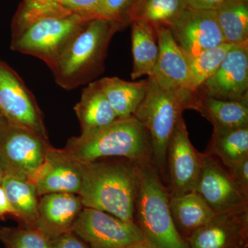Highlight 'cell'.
I'll return each instance as SVG.
<instances>
[{"label": "cell", "instance_id": "obj_2", "mask_svg": "<svg viewBox=\"0 0 248 248\" xmlns=\"http://www.w3.org/2000/svg\"><path fill=\"white\" fill-rule=\"evenodd\" d=\"M200 94L189 89H163L148 79V87L134 117L146 129L151 140L152 159L163 182H168L166 153L170 140L186 109L197 111Z\"/></svg>", "mask_w": 248, "mask_h": 248}, {"label": "cell", "instance_id": "obj_31", "mask_svg": "<svg viewBox=\"0 0 248 248\" xmlns=\"http://www.w3.org/2000/svg\"><path fill=\"white\" fill-rule=\"evenodd\" d=\"M73 14L88 21L102 19L103 0H54Z\"/></svg>", "mask_w": 248, "mask_h": 248}, {"label": "cell", "instance_id": "obj_19", "mask_svg": "<svg viewBox=\"0 0 248 248\" xmlns=\"http://www.w3.org/2000/svg\"><path fill=\"white\" fill-rule=\"evenodd\" d=\"M169 207L174 226L186 241L216 215L197 192L180 196L170 195Z\"/></svg>", "mask_w": 248, "mask_h": 248}, {"label": "cell", "instance_id": "obj_33", "mask_svg": "<svg viewBox=\"0 0 248 248\" xmlns=\"http://www.w3.org/2000/svg\"><path fill=\"white\" fill-rule=\"evenodd\" d=\"M50 244L52 248H90L86 243L72 232H68L52 240Z\"/></svg>", "mask_w": 248, "mask_h": 248}, {"label": "cell", "instance_id": "obj_11", "mask_svg": "<svg viewBox=\"0 0 248 248\" xmlns=\"http://www.w3.org/2000/svg\"><path fill=\"white\" fill-rule=\"evenodd\" d=\"M196 192L217 214L248 208V199L232 182L228 169L213 155L203 153Z\"/></svg>", "mask_w": 248, "mask_h": 248}, {"label": "cell", "instance_id": "obj_13", "mask_svg": "<svg viewBox=\"0 0 248 248\" xmlns=\"http://www.w3.org/2000/svg\"><path fill=\"white\" fill-rule=\"evenodd\" d=\"M197 92L215 99L248 102V44L233 45L216 73Z\"/></svg>", "mask_w": 248, "mask_h": 248}, {"label": "cell", "instance_id": "obj_28", "mask_svg": "<svg viewBox=\"0 0 248 248\" xmlns=\"http://www.w3.org/2000/svg\"><path fill=\"white\" fill-rule=\"evenodd\" d=\"M187 7L184 0H144L138 19L153 27L170 28Z\"/></svg>", "mask_w": 248, "mask_h": 248}, {"label": "cell", "instance_id": "obj_26", "mask_svg": "<svg viewBox=\"0 0 248 248\" xmlns=\"http://www.w3.org/2000/svg\"><path fill=\"white\" fill-rule=\"evenodd\" d=\"M233 45L223 43L192 58H187L189 68V89L197 91L216 73Z\"/></svg>", "mask_w": 248, "mask_h": 248}, {"label": "cell", "instance_id": "obj_39", "mask_svg": "<svg viewBox=\"0 0 248 248\" xmlns=\"http://www.w3.org/2000/svg\"><path fill=\"white\" fill-rule=\"evenodd\" d=\"M1 116L0 115V121H1Z\"/></svg>", "mask_w": 248, "mask_h": 248}, {"label": "cell", "instance_id": "obj_14", "mask_svg": "<svg viewBox=\"0 0 248 248\" xmlns=\"http://www.w3.org/2000/svg\"><path fill=\"white\" fill-rule=\"evenodd\" d=\"M187 242L190 248H247L248 208L217 214Z\"/></svg>", "mask_w": 248, "mask_h": 248}, {"label": "cell", "instance_id": "obj_3", "mask_svg": "<svg viewBox=\"0 0 248 248\" xmlns=\"http://www.w3.org/2000/svg\"><path fill=\"white\" fill-rule=\"evenodd\" d=\"M123 28L120 23L110 19L89 21L50 68L57 84L71 91L93 82L104 71V60L112 37Z\"/></svg>", "mask_w": 248, "mask_h": 248}, {"label": "cell", "instance_id": "obj_21", "mask_svg": "<svg viewBox=\"0 0 248 248\" xmlns=\"http://www.w3.org/2000/svg\"><path fill=\"white\" fill-rule=\"evenodd\" d=\"M132 29V52L133 68L132 79L153 76L158 54L157 37L153 25L142 19L130 23Z\"/></svg>", "mask_w": 248, "mask_h": 248}, {"label": "cell", "instance_id": "obj_36", "mask_svg": "<svg viewBox=\"0 0 248 248\" xmlns=\"http://www.w3.org/2000/svg\"><path fill=\"white\" fill-rule=\"evenodd\" d=\"M128 248H150L146 246L144 243H139V244H134Z\"/></svg>", "mask_w": 248, "mask_h": 248}, {"label": "cell", "instance_id": "obj_18", "mask_svg": "<svg viewBox=\"0 0 248 248\" xmlns=\"http://www.w3.org/2000/svg\"><path fill=\"white\" fill-rule=\"evenodd\" d=\"M74 109L81 125L80 136L93 135L118 120L98 80L83 89Z\"/></svg>", "mask_w": 248, "mask_h": 248}, {"label": "cell", "instance_id": "obj_30", "mask_svg": "<svg viewBox=\"0 0 248 248\" xmlns=\"http://www.w3.org/2000/svg\"><path fill=\"white\" fill-rule=\"evenodd\" d=\"M144 0H103L102 19L120 23L124 27L138 19Z\"/></svg>", "mask_w": 248, "mask_h": 248}, {"label": "cell", "instance_id": "obj_8", "mask_svg": "<svg viewBox=\"0 0 248 248\" xmlns=\"http://www.w3.org/2000/svg\"><path fill=\"white\" fill-rule=\"evenodd\" d=\"M71 232L90 248H128L134 244L144 243L141 231L135 223L84 207Z\"/></svg>", "mask_w": 248, "mask_h": 248}, {"label": "cell", "instance_id": "obj_35", "mask_svg": "<svg viewBox=\"0 0 248 248\" xmlns=\"http://www.w3.org/2000/svg\"><path fill=\"white\" fill-rule=\"evenodd\" d=\"M6 214L14 215L15 212L8 200L6 192L1 186H0V217Z\"/></svg>", "mask_w": 248, "mask_h": 248}, {"label": "cell", "instance_id": "obj_1", "mask_svg": "<svg viewBox=\"0 0 248 248\" xmlns=\"http://www.w3.org/2000/svg\"><path fill=\"white\" fill-rule=\"evenodd\" d=\"M81 164L82 183L78 195L83 206L135 223L134 213L140 187L138 164L124 159H99Z\"/></svg>", "mask_w": 248, "mask_h": 248}, {"label": "cell", "instance_id": "obj_22", "mask_svg": "<svg viewBox=\"0 0 248 248\" xmlns=\"http://www.w3.org/2000/svg\"><path fill=\"white\" fill-rule=\"evenodd\" d=\"M1 186L14 210V216L25 228H36L39 201L33 183L26 178L5 174Z\"/></svg>", "mask_w": 248, "mask_h": 248}, {"label": "cell", "instance_id": "obj_7", "mask_svg": "<svg viewBox=\"0 0 248 248\" xmlns=\"http://www.w3.org/2000/svg\"><path fill=\"white\" fill-rule=\"evenodd\" d=\"M50 146L47 138L13 125L1 117L0 121V165L5 174L31 180L44 163Z\"/></svg>", "mask_w": 248, "mask_h": 248}, {"label": "cell", "instance_id": "obj_27", "mask_svg": "<svg viewBox=\"0 0 248 248\" xmlns=\"http://www.w3.org/2000/svg\"><path fill=\"white\" fill-rule=\"evenodd\" d=\"M71 14L54 0H22L13 18L12 35L46 18Z\"/></svg>", "mask_w": 248, "mask_h": 248}, {"label": "cell", "instance_id": "obj_20", "mask_svg": "<svg viewBox=\"0 0 248 248\" xmlns=\"http://www.w3.org/2000/svg\"><path fill=\"white\" fill-rule=\"evenodd\" d=\"M98 81L118 119H127L135 115L148 87V79L130 82L113 77Z\"/></svg>", "mask_w": 248, "mask_h": 248}, {"label": "cell", "instance_id": "obj_38", "mask_svg": "<svg viewBox=\"0 0 248 248\" xmlns=\"http://www.w3.org/2000/svg\"><path fill=\"white\" fill-rule=\"evenodd\" d=\"M238 1H241V2L246 3L248 4V0H238Z\"/></svg>", "mask_w": 248, "mask_h": 248}, {"label": "cell", "instance_id": "obj_10", "mask_svg": "<svg viewBox=\"0 0 248 248\" xmlns=\"http://www.w3.org/2000/svg\"><path fill=\"white\" fill-rule=\"evenodd\" d=\"M203 153L191 143L184 118L176 126L166 153V170L170 196L196 192Z\"/></svg>", "mask_w": 248, "mask_h": 248}, {"label": "cell", "instance_id": "obj_25", "mask_svg": "<svg viewBox=\"0 0 248 248\" xmlns=\"http://www.w3.org/2000/svg\"><path fill=\"white\" fill-rule=\"evenodd\" d=\"M225 42L231 45L248 44V4L228 0L215 11Z\"/></svg>", "mask_w": 248, "mask_h": 248}, {"label": "cell", "instance_id": "obj_37", "mask_svg": "<svg viewBox=\"0 0 248 248\" xmlns=\"http://www.w3.org/2000/svg\"><path fill=\"white\" fill-rule=\"evenodd\" d=\"M5 175L4 170H3L2 168H1V165H0V186H1V182H2L3 178Z\"/></svg>", "mask_w": 248, "mask_h": 248}, {"label": "cell", "instance_id": "obj_6", "mask_svg": "<svg viewBox=\"0 0 248 248\" xmlns=\"http://www.w3.org/2000/svg\"><path fill=\"white\" fill-rule=\"evenodd\" d=\"M89 22L74 14L46 18L12 35L11 48L40 59L50 69Z\"/></svg>", "mask_w": 248, "mask_h": 248}, {"label": "cell", "instance_id": "obj_29", "mask_svg": "<svg viewBox=\"0 0 248 248\" xmlns=\"http://www.w3.org/2000/svg\"><path fill=\"white\" fill-rule=\"evenodd\" d=\"M0 240L6 248H52L50 240L36 228H2Z\"/></svg>", "mask_w": 248, "mask_h": 248}, {"label": "cell", "instance_id": "obj_15", "mask_svg": "<svg viewBox=\"0 0 248 248\" xmlns=\"http://www.w3.org/2000/svg\"><path fill=\"white\" fill-rule=\"evenodd\" d=\"M38 196L51 193L79 195L82 183L81 164L65 150L50 147L43 164L33 177Z\"/></svg>", "mask_w": 248, "mask_h": 248}, {"label": "cell", "instance_id": "obj_9", "mask_svg": "<svg viewBox=\"0 0 248 248\" xmlns=\"http://www.w3.org/2000/svg\"><path fill=\"white\" fill-rule=\"evenodd\" d=\"M0 115L13 125L32 130L47 138L35 98L22 78L0 60Z\"/></svg>", "mask_w": 248, "mask_h": 248}, {"label": "cell", "instance_id": "obj_17", "mask_svg": "<svg viewBox=\"0 0 248 248\" xmlns=\"http://www.w3.org/2000/svg\"><path fill=\"white\" fill-rule=\"evenodd\" d=\"M81 198L72 193H51L39 201L36 228L50 241L71 232L81 213Z\"/></svg>", "mask_w": 248, "mask_h": 248}, {"label": "cell", "instance_id": "obj_32", "mask_svg": "<svg viewBox=\"0 0 248 248\" xmlns=\"http://www.w3.org/2000/svg\"><path fill=\"white\" fill-rule=\"evenodd\" d=\"M227 169L235 186L248 199V157Z\"/></svg>", "mask_w": 248, "mask_h": 248}, {"label": "cell", "instance_id": "obj_5", "mask_svg": "<svg viewBox=\"0 0 248 248\" xmlns=\"http://www.w3.org/2000/svg\"><path fill=\"white\" fill-rule=\"evenodd\" d=\"M64 150L81 164L108 157L137 164L153 161L149 134L134 116L118 119L89 136L70 139Z\"/></svg>", "mask_w": 248, "mask_h": 248}, {"label": "cell", "instance_id": "obj_12", "mask_svg": "<svg viewBox=\"0 0 248 248\" xmlns=\"http://www.w3.org/2000/svg\"><path fill=\"white\" fill-rule=\"evenodd\" d=\"M170 29L173 38L187 58L226 43L215 11L187 7Z\"/></svg>", "mask_w": 248, "mask_h": 248}, {"label": "cell", "instance_id": "obj_23", "mask_svg": "<svg viewBox=\"0 0 248 248\" xmlns=\"http://www.w3.org/2000/svg\"><path fill=\"white\" fill-rule=\"evenodd\" d=\"M197 112L213 124L214 128L248 126V102L223 100L200 94Z\"/></svg>", "mask_w": 248, "mask_h": 248}, {"label": "cell", "instance_id": "obj_16", "mask_svg": "<svg viewBox=\"0 0 248 248\" xmlns=\"http://www.w3.org/2000/svg\"><path fill=\"white\" fill-rule=\"evenodd\" d=\"M153 27L157 37L159 54L153 76L148 78L163 89H189L187 58L173 38L170 29L163 26Z\"/></svg>", "mask_w": 248, "mask_h": 248}, {"label": "cell", "instance_id": "obj_4", "mask_svg": "<svg viewBox=\"0 0 248 248\" xmlns=\"http://www.w3.org/2000/svg\"><path fill=\"white\" fill-rule=\"evenodd\" d=\"M140 187L134 222L150 248H190L179 234L169 207L170 193L153 161L138 164Z\"/></svg>", "mask_w": 248, "mask_h": 248}, {"label": "cell", "instance_id": "obj_24", "mask_svg": "<svg viewBox=\"0 0 248 248\" xmlns=\"http://www.w3.org/2000/svg\"><path fill=\"white\" fill-rule=\"evenodd\" d=\"M206 153L217 157L227 169L248 158V126L214 128Z\"/></svg>", "mask_w": 248, "mask_h": 248}, {"label": "cell", "instance_id": "obj_34", "mask_svg": "<svg viewBox=\"0 0 248 248\" xmlns=\"http://www.w3.org/2000/svg\"><path fill=\"white\" fill-rule=\"evenodd\" d=\"M188 7L203 11H215L228 0H184Z\"/></svg>", "mask_w": 248, "mask_h": 248}]
</instances>
